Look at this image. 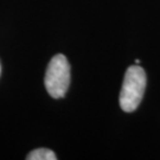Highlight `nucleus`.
<instances>
[{
  "mask_svg": "<svg viewBox=\"0 0 160 160\" xmlns=\"http://www.w3.org/2000/svg\"><path fill=\"white\" fill-rule=\"evenodd\" d=\"M146 89V72L139 65L127 69L120 92V106L123 112L131 113L139 107Z\"/></svg>",
  "mask_w": 160,
  "mask_h": 160,
  "instance_id": "f257e3e1",
  "label": "nucleus"
},
{
  "mask_svg": "<svg viewBox=\"0 0 160 160\" xmlns=\"http://www.w3.org/2000/svg\"><path fill=\"white\" fill-rule=\"evenodd\" d=\"M0 71H1V69H0Z\"/></svg>",
  "mask_w": 160,
  "mask_h": 160,
  "instance_id": "20e7f679",
  "label": "nucleus"
},
{
  "mask_svg": "<svg viewBox=\"0 0 160 160\" xmlns=\"http://www.w3.org/2000/svg\"><path fill=\"white\" fill-rule=\"evenodd\" d=\"M28 160H56L57 157L52 152L51 149L48 148H37L30 152L26 157Z\"/></svg>",
  "mask_w": 160,
  "mask_h": 160,
  "instance_id": "7ed1b4c3",
  "label": "nucleus"
},
{
  "mask_svg": "<svg viewBox=\"0 0 160 160\" xmlns=\"http://www.w3.org/2000/svg\"><path fill=\"white\" fill-rule=\"evenodd\" d=\"M45 88L53 98L63 97L70 86V65L64 55H56L50 61L45 74Z\"/></svg>",
  "mask_w": 160,
  "mask_h": 160,
  "instance_id": "f03ea898",
  "label": "nucleus"
}]
</instances>
